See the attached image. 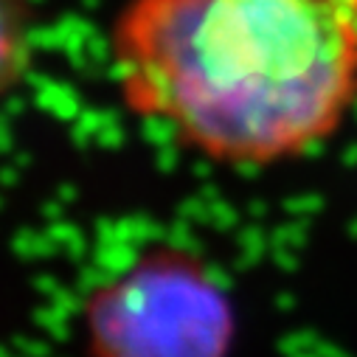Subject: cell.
Masks as SVG:
<instances>
[{
	"instance_id": "3957f363",
	"label": "cell",
	"mask_w": 357,
	"mask_h": 357,
	"mask_svg": "<svg viewBox=\"0 0 357 357\" xmlns=\"http://www.w3.org/2000/svg\"><path fill=\"white\" fill-rule=\"evenodd\" d=\"M34 54V20L26 0H0V96L23 79Z\"/></svg>"
},
{
	"instance_id": "6da1fadb",
	"label": "cell",
	"mask_w": 357,
	"mask_h": 357,
	"mask_svg": "<svg viewBox=\"0 0 357 357\" xmlns=\"http://www.w3.org/2000/svg\"><path fill=\"white\" fill-rule=\"evenodd\" d=\"M124 110L208 163L271 169L357 110V0H124L107 29Z\"/></svg>"
},
{
	"instance_id": "7a4b0ae2",
	"label": "cell",
	"mask_w": 357,
	"mask_h": 357,
	"mask_svg": "<svg viewBox=\"0 0 357 357\" xmlns=\"http://www.w3.org/2000/svg\"><path fill=\"white\" fill-rule=\"evenodd\" d=\"M107 357H225L234 318L217 282L186 253H160L105 304Z\"/></svg>"
}]
</instances>
